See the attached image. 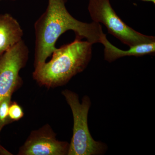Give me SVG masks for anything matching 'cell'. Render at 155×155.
<instances>
[{"instance_id": "4", "label": "cell", "mask_w": 155, "mask_h": 155, "mask_svg": "<svg viewBox=\"0 0 155 155\" xmlns=\"http://www.w3.org/2000/svg\"><path fill=\"white\" fill-rule=\"evenodd\" d=\"M88 10L93 22L102 23L108 33L130 47L155 42L154 36L142 34L125 24L114 11L110 0H89Z\"/></svg>"}, {"instance_id": "1", "label": "cell", "mask_w": 155, "mask_h": 155, "mask_svg": "<svg viewBox=\"0 0 155 155\" xmlns=\"http://www.w3.org/2000/svg\"><path fill=\"white\" fill-rule=\"evenodd\" d=\"M67 0H48L46 10L34 24V67L46 62L57 48L58 38L68 30L85 38L92 44L101 43L105 34L100 23L81 22L72 17L66 8Z\"/></svg>"}, {"instance_id": "11", "label": "cell", "mask_w": 155, "mask_h": 155, "mask_svg": "<svg viewBox=\"0 0 155 155\" xmlns=\"http://www.w3.org/2000/svg\"><path fill=\"white\" fill-rule=\"evenodd\" d=\"M1 142V141H0ZM13 154L3 147L0 143V155H12Z\"/></svg>"}, {"instance_id": "7", "label": "cell", "mask_w": 155, "mask_h": 155, "mask_svg": "<svg viewBox=\"0 0 155 155\" xmlns=\"http://www.w3.org/2000/svg\"><path fill=\"white\" fill-rule=\"evenodd\" d=\"M19 22L9 14H0V57L22 40Z\"/></svg>"}, {"instance_id": "10", "label": "cell", "mask_w": 155, "mask_h": 155, "mask_svg": "<svg viewBox=\"0 0 155 155\" xmlns=\"http://www.w3.org/2000/svg\"><path fill=\"white\" fill-rule=\"evenodd\" d=\"M23 109L18 103L11 102L9 108V117L11 122L18 121L24 116Z\"/></svg>"}, {"instance_id": "9", "label": "cell", "mask_w": 155, "mask_h": 155, "mask_svg": "<svg viewBox=\"0 0 155 155\" xmlns=\"http://www.w3.org/2000/svg\"><path fill=\"white\" fill-rule=\"evenodd\" d=\"M13 94L5 97L0 103V133L5 125L12 123L9 117V108Z\"/></svg>"}, {"instance_id": "5", "label": "cell", "mask_w": 155, "mask_h": 155, "mask_svg": "<svg viewBox=\"0 0 155 155\" xmlns=\"http://www.w3.org/2000/svg\"><path fill=\"white\" fill-rule=\"evenodd\" d=\"M29 54L28 46L22 40L0 57V103L22 86L19 72L26 66Z\"/></svg>"}, {"instance_id": "13", "label": "cell", "mask_w": 155, "mask_h": 155, "mask_svg": "<svg viewBox=\"0 0 155 155\" xmlns=\"http://www.w3.org/2000/svg\"><path fill=\"white\" fill-rule=\"evenodd\" d=\"M2 1V0H0V1ZM11 1H16V0H11Z\"/></svg>"}, {"instance_id": "12", "label": "cell", "mask_w": 155, "mask_h": 155, "mask_svg": "<svg viewBox=\"0 0 155 155\" xmlns=\"http://www.w3.org/2000/svg\"><path fill=\"white\" fill-rule=\"evenodd\" d=\"M141 1H145V2H152L154 4H155V0H141Z\"/></svg>"}, {"instance_id": "6", "label": "cell", "mask_w": 155, "mask_h": 155, "mask_svg": "<svg viewBox=\"0 0 155 155\" xmlns=\"http://www.w3.org/2000/svg\"><path fill=\"white\" fill-rule=\"evenodd\" d=\"M69 143L57 139L48 124L32 130L19 148L18 155H68Z\"/></svg>"}, {"instance_id": "8", "label": "cell", "mask_w": 155, "mask_h": 155, "mask_svg": "<svg viewBox=\"0 0 155 155\" xmlns=\"http://www.w3.org/2000/svg\"><path fill=\"white\" fill-rule=\"evenodd\" d=\"M101 43L104 47L105 60L110 63L126 56L141 57L145 55L153 54L155 52V42L130 47L129 50L125 51L120 49L112 45L105 34L102 38Z\"/></svg>"}, {"instance_id": "2", "label": "cell", "mask_w": 155, "mask_h": 155, "mask_svg": "<svg viewBox=\"0 0 155 155\" xmlns=\"http://www.w3.org/2000/svg\"><path fill=\"white\" fill-rule=\"evenodd\" d=\"M81 39L76 36L72 42L57 48L49 62L34 67L32 77L38 85L48 89L64 86L83 72L91 60L92 44Z\"/></svg>"}, {"instance_id": "3", "label": "cell", "mask_w": 155, "mask_h": 155, "mask_svg": "<svg viewBox=\"0 0 155 155\" xmlns=\"http://www.w3.org/2000/svg\"><path fill=\"white\" fill-rule=\"evenodd\" d=\"M62 94L72 110L73 119V134L68 155H96L102 154L105 145L95 141L89 130L87 117L91 102L87 96L83 97L80 103L78 95L68 89Z\"/></svg>"}]
</instances>
